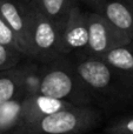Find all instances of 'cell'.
<instances>
[{
  "label": "cell",
  "instance_id": "16",
  "mask_svg": "<svg viewBox=\"0 0 133 134\" xmlns=\"http://www.w3.org/2000/svg\"><path fill=\"white\" fill-rule=\"evenodd\" d=\"M0 44L4 45V46L11 47V48L18 49L19 52H21L20 46H19L18 41H16V38L14 35V33L7 26V24L5 23L1 16H0Z\"/></svg>",
  "mask_w": 133,
  "mask_h": 134
},
{
  "label": "cell",
  "instance_id": "19",
  "mask_svg": "<svg viewBox=\"0 0 133 134\" xmlns=\"http://www.w3.org/2000/svg\"><path fill=\"white\" fill-rule=\"evenodd\" d=\"M129 1H130V2H132V4H133V0H129Z\"/></svg>",
  "mask_w": 133,
  "mask_h": 134
},
{
  "label": "cell",
  "instance_id": "10",
  "mask_svg": "<svg viewBox=\"0 0 133 134\" xmlns=\"http://www.w3.org/2000/svg\"><path fill=\"white\" fill-rule=\"evenodd\" d=\"M24 76L25 66H15L0 73V104L26 97Z\"/></svg>",
  "mask_w": 133,
  "mask_h": 134
},
{
  "label": "cell",
  "instance_id": "2",
  "mask_svg": "<svg viewBox=\"0 0 133 134\" xmlns=\"http://www.w3.org/2000/svg\"><path fill=\"white\" fill-rule=\"evenodd\" d=\"M71 64L92 95H126L133 92V74L118 71L100 58L81 55Z\"/></svg>",
  "mask_w": 133,
  "mask_h": 134
},
{
  "label": "cell",
  "instance_id": "3",
  "mask_svg": "<svg viewBox=\"0 0 133 134\" xmlns=\"http://www.w3.org/2000/svg\"><path fill=\"white\" fill-rule=\"evenodd\" d=\"M100 120V113L91 106H73L21 126L14 134H84Z\"/></svg>",
  "mask_w": 133,
  "mask_h": 134
},
{
  "label": "cell",
  "instance_id": "8",
  "mask_svg": "<svg viewBox=\"0 0 133 134\" xmlns=\"http://www.w3.org/2000/svg\"><path fill=\"white\" fill-rule=\"evenodd\" d=\"M94 13L133 39V8L127 0H82Z\"/></svg>",
  "mask_w": 133,
  "mask_h": 134
},
{
  "label": "cell",
  "instance_id": "17",
  "mask_svg": "<svg viewBox=\"0 0 133 134\" xmlns=\"http://www.w3.org/2000/svg\"><path fill=\"white\" fill-rule=\"evenodd\" d=\"M24 6H26L27 8L30 9H34L35 8V5H37V1L38 0H19Z\"/></svg>",
  "mask_w": 133,
  "mask_h": 134
},
{
  "label": "cell",
  "instance_id": "11",
  "mask_svg": "<svg viewBox=\"0 0 133 134\" xmlns=\"http://www.w3.org/2000/svg\"><path fill=\"white\" fill-rule=\"evenodd\" d=\"M24 98L0 104V134H14L21 127Z\"/></svg>",
  "mask_w": 133,
  "mask_h": 134
},
{
  "label": "cell",
  "instance_id": "7",
  "mask_svg": "<svg viewBox=\"0 0 133 134\" xmlns=\"http://www.w3.org/2000/svg\"><path fill=\"white\" fill-rule=\"evenodd\" d=\"M0 16L14 33L21 53L31 58L32 9L24 6L19 0H0Z\"/></svg>",
  "mask_w": 133,
  "mask_h": 134
},
{
  "label": "cell",
  "instance_id": "9",
  "mask_svg": "<svg viewBox=\"0 0 133 134\" xmlns=\"http://www.w3.org/2000/svg\"><path fill=\"white\" fill-rule=\"evenodd\" d=\"M73 106L74 105L70 104V102L53 99V98L46 97V95H26L23 100V125L21 126L27 125V124L37 121L46 115Z\"/></svg>",
  "mask_w": 133,
  "mask_h": 134
},
{
  "label": "cell",
  "instance_id": "14",
  "mask_svg": "<svg viewBox=\"0 0 133 134\" xmlns=\"http://www.w3.org/2000/svg\"><path fill=\"white\" fill-rule=\"evenodd\" d=\"M23 58L24 54L18 49L11 48V47L0 44V73L18 66V64Z\"/></svg>",
  "mask_w": 133,
  "mask_h": 134
},
{
  "label": "cell",
  "instance_id": "1",
  "mask_svg": "<svg viewBox=\"0 0 133 134\" xmlns=\"http://www.w3.org/2000/svg\"><path fill=\"white\" fill-rule=\"evenodd\" d=\"M38 94L70 102L74 106H90L93 95L81 82L72 64L63 58L40 67Z\"/></svg>",
  "mask_w": 133,
  "mask_h": 134
},
{
  "label": "cell",
  "instance_id": "18",
  "mask_svg": "<svg viewBox=\"0 0 133 134\" xmlns=\"http://www.w3.org/2000/svg\"><path fill=\"white\" fill-rule=\"evenodd\" d=\"M127 1H129V0H127ZM130 2V1H129ZM130 4H131V6H132V8H133V4H132V2H130Z\"/></svg>",
  "mask_w": 133,
  "mask_h": 134
},
{
  "label": "cell",
  "instance_id": "5",
  "mask_svg": "<svg viewBox=\"0 0 133 134\" xmlns=\"http://www.w3.org/2000/svg\"><path fill=\"white\" fill-rule=\"evenodd\" d=\"M87 25L88 41L86 51L81 55L100 58L108 51L127 44L132 40L94 12L87 11Z\"/></svg>",
  "mask_w": 133,
  "mask_h": 134
},
{
  "label": "cell",
  "instance_id": "15",
  "mask_svg": "<svg viewBox=\"0 0 133 134\" xmlns=\"http://www.w3.org/2000/svg\"><path fill=\"white\" fill-rule=\"evenodd\" d=\"M105 132L107 134H133V114L112 122Z\"/></svg>",
  "mask_w": 133,
  "mask_h": 134
},
{
  "label": "cell",
  "instance_id": "13",
  "mask_svg": "<svg viewBox=\"0 0 133 134\" xmlns=\"http://www.w3.org/2000/svg\"><path fill=\"white\" fill-rule=\"evenodd\" d=\"M75 2H78V0H38L35 9L58 25L63 26L68 12Z\"/></svg>",
  "mask_w": 133,
  "mask_h": 134
},
{
  "label": "cell",
  "instance_id": "12",
  "mask_svg": "<svg viewBox=\"0 0 133 134\" xmlns=\"http://www.w3.org/2000/svg\"><path fill=\"white\" fill-rule=\"evenodd\" d=\"M100 59L118 71L133 74V39L127 44L108 51Z\"/></svg>",
  "mask_w": 133,
  "mask_h": 134
},
{
  "label": "cell",
  "instance_id": "4",
  "mask_svg": "<svg viewBox=\"0 0 133 134\" xmlns=\"http://www.w3.org/2000/svg\"><path fill=\"white\" fill-rule=\"evenodd\" d=\"M61 26L52 21L38 9H32L31 21V58L47 64L63 58L60 48Z\"/></svg>",
  "mask_w": 133,
  "mask_h": 134
},
{
  "label": "cell",
  "instance_id": "6",
  "mask_svg": "<svg viewBox=\"0 0 133 134\" xmlns=\"http://www.w3.org/2000/svg\"><path fill=\"white\" fill-rule=\"evenodd\" d=\"M87 41H88L87 11H84L80 5L75 2L61 26V53L64 57L71 53L84 54L87 47Z\"/></svg>",
  "mask_w": 133,
  "mask_h": 134
}]
</instances>
